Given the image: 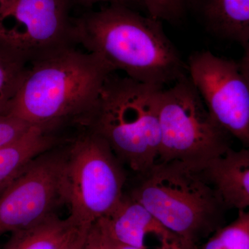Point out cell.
<instances>
[{
	"instance_id": "cell-16",
	"label": "cell",
	"mask_w": 249,
	"mask_h": 249,
	"mask_svg": "<svg viewBox=\"0 0 249 249\" xmlns=\"http://www.w3.org/2000/svg\"><path fill=\"white\" fill-rule=\"evenodd\" d=\"M27 67L0 53V116L7 114Z\"/></svg>"
},
{
	"instance_id": "cell-21",
	"label": "cell",
	"mask_w": 249,
	"mask_h": 249,
	"mask_svg": "<svg viewBox=\"0 0 249 249\" xmlns=\"http://www.w3.org/2000/svg\"><path fill=\"white\" fill-rule=\"evenodd\" d=\"M85 6H91L98 3H107L108 4H122L132 9L142 8L139 0H73Z\"/></svg>"
},
{
	"instance_id": "cell-13",
	"label": "cell",
	"mask_w": 249,
	"mask_h": 249,
	"mask_svg": "<svg viewBox=\"0 0 249 249\" xmlns=\"http://www.w3.org/2000/svg\"><path fill=\"white\" fill-rule=\"evenodd\" d=\"M50 132L32 126L22 137L0 147V191L34 159L53 148L55 139Z\"/></svg>"
},
{
	"instance_id": "cell-17",
	"label": "cell",
	"mask_w": 249,
	"mask_h": 249,
	"mask_svg": "<svg viewBox=\"0 0 249 249\" xmlns=\"http://www.w3.org/2000/svg\"><path fill=\"white\" fill-rule=\"evenodd\" d=\"M147 16L161 22L178 24L186 16L183 0H139Z\"/></svg>"
},
{
	"instance_id": "cell-12",
	"label": "cell",
	"mask_w": 249,
	"mask_h": 249,
	"mask_svg": "<svg viewBox=\"0 0 249 249\" xmlns=\"http://www.w3.org/2000/svg\"><path fill=\"white\" fill-rule=\"evenodd\" d=\"M190 13L208 34L249 49V0H183Z\"/></svg>"
},
{
	"instance_id": "cell-5",
	"label": "cell",
	"mask_w": 249,
	"mask_h": 249,
	"mask_svg": "<svg viewBox=\"0 0 249 249\" xmlns=\"http://www.w3.org/2000/svg\"><path fill=\"white\" fill-rule=\"evenodd\" d=\"M123 166L107 142L90 129L69 147L62 193L74 225L89 229L119 204L126 180Z\"/></svg>"
},
{
	"instance_id": "cell-11",
	"label": "cell",
	"mask_w": 249,
	"mask_h": 249,
	"mask_svg": "<svg viewBox=\"0 0 249 249\" xmlns=\"http://www.w3.org/2000/svg\"><path fill=\"white\" fill-rule=\"evenodd\" d=\"M213 189L227 210L249 206V150L231 147L198 166H191Z\"/></svg>"
},
{
	"instance_id": "cell-15",
	"label": "cell",
	"mask_w": 249,
	"mask_h": 249,
	"mask_svg": "<svg viewBox=\"0 0 249 249\" xmlns=\"http://www.w3.org/2000/svg\"><path fill=\"white\" fill-rule=\"evenodd\" d=\"M198 249H249V213L238 211L235 220L218 229Z\"/></svg>"
},
{
	"instance_id": "cell-1",
	"label": "cell",
	"mask_w": 249,
	"mask_h": 249,
	"mask_svg": "<svg viewBox=\"0 0 249 249\" xmlns=\"http://www.w3.org/2000/svg\"><path fill=\"white\" fill-rule=\"evenodd\" d=\"M73 23L77 45L112 72L164 88L188 74L186 63L159 19L124 5L107 4Z\"/></svg>"
},
{
	"instance_id": "cell-23",
	"label": "cell",
	"mask_w": 249,
	"mask_h": 249,
	"mask_svg": "<svg viewBox=\"0 0 249 249\" xmlns=\"http://www.w3.org/2000/svg\"><path fill=\"white\" fill-rule=\"evenodd\" d=\"M111 240H112V239H111ZM113 242H114V247H115V249H139L134 248V247H127V246L119 245V244L116 243V242H114V240H113Z\"/></svg>"
},
{
	"instance_id": "cell-7",
	"label": "cell",
	"mask_w": 249,
	"mask_h": 249,
	"mask_svg": "<svg viewBox=\"0 0 249 249\" xmlns=\"http://www.w3.org/2000/svg\"><path fill=\"white\" fill-rule=\"evenodd\" d=\"M73 0H14L0 11V53L28 66L76 47Z\"/></svg>"
},
{
	"instance_id": "cell-3",
	"label": "cell",
	"mask_w": 249,
	"mask_h": 249,
	"mask_svg": "<svg viewBox=\"0 0 249 249\" xmlns=\"http://www.w3.org/2000/svg\"><path fill=\"white\" fill-rule=\"evenodd\" d=\"M109 73L79 123L102 137L123 165L140 176L158 161L160 95L164 88Z\"/></svg>"
},
{
	"instance_id": "cell-19",
	"label": "cell",
	"mask_w": 249,
	"mask_h": 249,
	"mask_svg": "<svg viewBox=\"0 0 249 249\" xmlns=\"http://www.w3.org/2000/svg\"><path fill=\"white\" fill-rule=\"evenodd\" d=\"M83 249H115L114 242L100 219L89 227Z\"/></svg>"
},
{
	"instance_id": "cell-2",
	"label": "cell",
	"mask_w": 249,
	"mask_h": 249,
	"mask_svg": "<svg viewBox=\"0 0 249 249\" xmlns=\"http://www.w3.org/2000/svg\"><path fill=\"white\" fill-rule=\"evenodd\" d=\"M111 73L94 54L67 49L28 65L6 114L49 131L65 121L80 123Z\"/></svg>"
},
{
	"instance_id": "cell-9",
	"label": "cell",
	"mask_w": 249,
	"mask_h": 249,
	"mask_svg": "<svg viewBox=\"0 0 249 249\" xmlns=\"http://www.w3.org/2000/svg\"><path fill=\"white\" fill-rule=\"evenodd\" d=\"M66 151L41 154L0 193V236L30 227L65 204L62 178Z\"/></svg>"
},
{
	"instance_id": "cell-20",
	"label": "cell",
	"mask_w": 249,
	"mask_h": 249,
	"mask_svg": "<svg viewBox=\"0 0 249 249\" xmlns=\"http://www.w3.org/2000/svg\"><path fill=\"white\" fill-rule=\"evenodd\" d=\"M89 229L77 227L62 249H83Z\"/></svg>"
},
{
	"instance_id": "cell-6",
	"label": "cell",
	"mask_w": 249,
	"mask_h": 249,
	"mask_svg": "<svg viewBox=\"0 0 249 249\" xmlns=\"http://www.w3.org/2000/svg\"><path fill=\"white\" fill-rule=\"evenodd\" d=\"M160 124L157 163L198 166L231 148L232 136L211 115L188 74L162 90Z\"/></svg>"
},
{
	"instance_id": "cell-10",
	"label": "cell",
	"mask_w": 249,
	"mask_h": 249,
	"mask_svg": "<svg viewBox=\"0 0 249 249\" xmlns=\"http://www.w3.org/2000/svg\"><path fill=\"white\" fill-rule=\"evenodd\" d=\"M109 237L119 245L139 249H186L170 231L130 195L100 219Z\"/></svg>"
},
{
	"instance_id": "cell-8",
	"label": "cell",
	"mask_w": 249,
	"mask_h": 249,
	"mask_svg": "<svg viewBox=\"0 0 249 249\" xmlns=\"http://www.w3.org/2000/svg\"><path fill=\"white\" fill-rule=\"evenodd\" d=\"M249 49L239 61L209 51L192 53L190 79L210 114L232 137L249 143Z\"/></svg>"
},
{
	"instance_id": "cell-22",
	"label": "cell",
	"mask_w": 249,
	"mask_h": 249,
	"mask_svg": "<svg viewBox=\"0 0 249 249\" xmlns=\"http://www.w3.org/2000/svg\"><path fill=\"white\" fill-rule=\"evenodd\" d=\"M14 0H0V11L7 7Z\"/></svg>"
},
{
	"instance_id": "cell-14",
	"label": "cell",
	"mask_w": 249,
	"mask_h": 249,
	"mask_svg": "<svg viewBox=\"0 0 249 249\" xmlns=\"http://www.w3.org/2000/svg\"><path fill=\"white\" fill-rule=\"evenodd\" d=\"M78 227L69 218L52 214L27 229L12 232L4 249H62Z\"/></svg>"
},
{
	"instance_id": "cell-18",
	"label": "cell",
	"mask_w": 249,
	"mask_h": 249,
	"mask_svg": "<svg viewBox=\"0 0 249 249\" xmlns=\"http://www.w3.org/2000/svg\"><path fill=\"white\" fill-rule=\"evenodd\" d=\"M32 125L15 116H0V147L22 137Z\"/></svg>"
},
{
	"instance_id": "cell-4",
	"label": "cell",
	"mask_w": 249,
	"mask_h": 249,
	"mask_svg": "<svg viewBox=\"0 0 249 249\" xmlns=\"http://www.w3.org/2000/svg\"><path fill=\"white\" fill-rule=\"evenodd\" d=\"M130 196L186 249L223 227L227 211L213 189L190 165L181 162L157 163L142 175Z\"/></svg>"
}]
</instances>
